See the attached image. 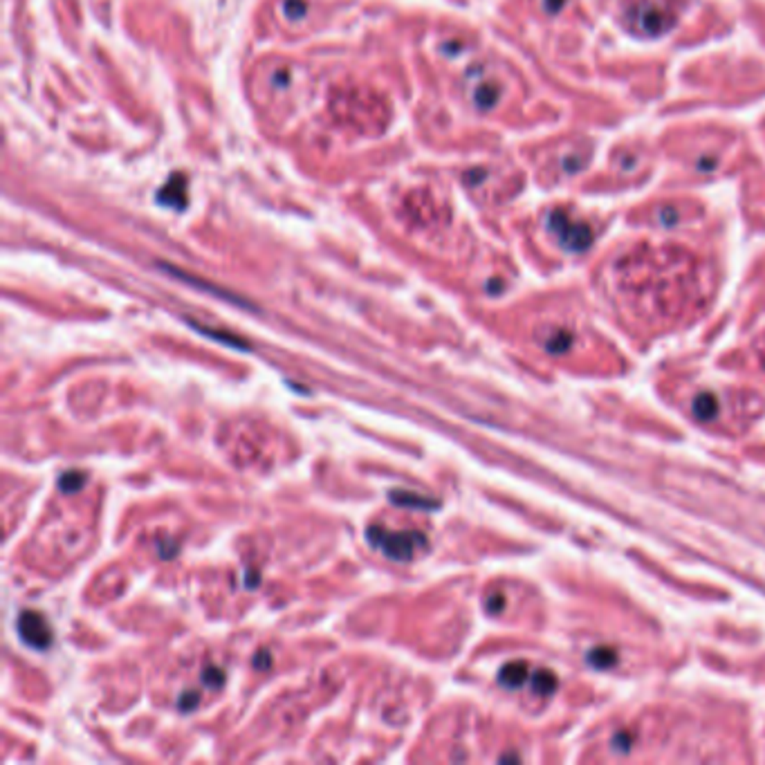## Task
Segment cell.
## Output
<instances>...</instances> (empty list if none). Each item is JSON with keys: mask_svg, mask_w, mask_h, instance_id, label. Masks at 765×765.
<instances>
[{"mask_svg": "<svg viewBox=\"0 0 765 765\" xmlns=\"http://www.w3.org/2000/svg\"><path fill=\"white\" fill-rule=\"evenodd\" d=\"M366 541L375 550H379L384 557L393 559V561H411L418 552L427 550V537L422 535V532H413V530L391 532L381 526H368Z\"/></svg>", "mask_w": 765, "mask_h": 765, "instance_id": "obj_1", "label": "cell"}, {"mask_svg": "<svg viewBox=\"0 0 765 765\" xmlns=\"http://www.w3.org/2000/svg\"><path fill=\"white\" fill-rule=\"evenodd\" d=\"M548 227H550L552 234L559 238V243L570 251H583V249H588L590 243H592L590 227L583 225V223H577V220H572L568 214H563V211H552L550 220H548Z\"/></svg>", "mask_w": 765, "mask_h": 765, "instance_id": "obj_2", "label": "cell"}, {"mask_svg": "<svg viewBox=\"0 0 765 765\" xmlns=\"http://www.w3.org/2000/svg\"><path fill=\"white\" fill-rule=\"evenodd\" d=\"M16 631L21 636L23 644L36 651H45L54 640V633L49 629L43 613L38 610H23L16 620Z\"/></svg>", "mask_w": 765, "mask_h": 765, "instance_id": "obj_3", "label": "cell"}, {"mask_svg": "<svg viewBox=\"0 0 765 765\" xmlns=\"http://www.w3.org/2000/svg\"><path fill=\"white\" fill-rule=\"evenodd\" d=\"M530 680V667L528 662L516 660V662H507L505 667L498 671V682L507 689H519L521 684H526Z\"/></svg>", "mask_w": 765, "mask_h": 765, "instance_id": "obj_4", "label": "cell"}, {"mask_svg": "<svg viewBox=\"0 0 765 765\" xmlns=\"http://www.w3.org/2000/svg\"><path fill=\"white\" fill-rule=\"evenodd\" d=\"M391 503L393 505H400V507H413V510H438L440 503L434 500V498H427V496H420V494H413V491H404V489H395L388 494Z\"/></svg>", "mask_w": 765, "mask_h": 765, "instance_id": "obj_5", "label": "cell"}, {"mask_svg": "<svg viewBox=\"0 0 765 765\" xmlns=\"http://www.w3.org/2000/svg\"><path fill=\"white\" fill-rule=\"evenodd\" d=\"M184 191H187L184 178H178V175H175V178L171 180V182L162 189V191H159V203L180 209V207L184 205V200H187V194H184Z\"/></svg>", "mask_w": 765, "mask_h": 765, "instance_id": "obj_6", "label": "cell"}, {"mask_svg": "<svg viewBox=\"0 0 765 765\" xmlns=\"http://www.w3.org/2000/svg\"><path fill=\"white\" fill-rule=\"evenodd\" d=\"M471 97H474V104L478 108H489L496 104L498 99V88L489 81H478L474 88H471Z\"/></svg>", "mask_w": 765, "mask_h": 765, "instance_id": "obj_7", "label": "cell"}, {"mask_svg": "<svg viewBox=\"0 0 765 765\" xmlns=\"http://www.w3.org/2000/svg\"><path fill=\"white\" fill-rule=\"evenodd\" d=\"M530 684H532V689H535V693L550 696V693L557 689V676L548 669H539L530 676Z\"/></svg>", "mask_w": 765, "mask_h": 765, "instance_id": "obj_8", "label": "cell"}, {"mask_svg": "<svg viewBox=\"0 0 765 765\" xmlns=\"http://www.w3.org/2000/svg\"><path fill=\"white\" fill-rule=\"evenodd\" d=\"M693 413L698 420H711L718 413V400L713 393H700L693 400Z\"/></svg>", "mask_w": 765, "mask_h": 765, "instance_id": "obj_9", "label": "cell"}, {"mask_svg": "<svg viewBox=\"0 0 765 765\" xmlns=\"http://www.w3.org/2000/svg\"><path fill=\"white\" fill-rule=\"evenodd\" d=\"M86 480H88L86 471H79V469L65 471V474H61V478H58V489L65 491V494H77L79 489H84Z\"/></svg>", "mask_w": 765, "mask_h": 765, "instance_id": "obj_10", "label": "cell"}, {"mask_svg": "<svg viewBox=\"0 0 765 765\" xmlns=\"http://www.w3.org/2000/svg\"><path fill=\"white\" fill-rule=\"evenodd\" d=\"M588 662L597 669H606V667H610V664L617 662V656H615V651L613 649H601L599 647V649L588 653Z\"/></svg>", "mask_w": 765, "mask_h": 765, "instance_id": "obj_11", "label": "cell"}, {"mask_svg": "<svg viewBox=\"0 0 765 765\" xmlns=\"http://www.w3.org/2000/svg\"><path fill=\"white\" fill-rule=\"evenodd\" d=\"M191 326H194V328H196L198 332H203V335L211 337V339H218V341H223V344H227V346H236V348H247V344H245V341H240L238 337H227L229 332H218V330H209V328L200 326V324H191Z\"/></svg>", "mask_w": 765, "mask_h": 765, "instance_id": "obj_12", "label": "cell"}, {"mask_svg": "<svg viewBox=\"0 0 765 765\" xmlns=\"http://www.w3.org/2000/svg\"><path fill=\"white\" fill-rule=\"evenodd\" d=\"M203 682L207 684V687H223L225 684V671L220 667H205L203 671Z\"/></svg>", "mask_w": 765, "mask_h": 765, "instance_id": "obj_13", "label": "cell"}, {"mask_svg": "<svg viewBox=\"0 0 765 765\" xmlns=\"http://www.w3.org/2000/svg\"><path fill=\"white\" fill-rule=\"evenodd\" d=\"M570 341H572L570 332H563L561 330V332H557V335L548 341V350H552V352H563V350H568Z\"/></svg>", "mask_w": 765, "mask_h": 765, "instance_id": "obj_14", "label": "cell"}, {"mask_svg": "<svg viewBox=\"0 0 765 765\" xmlns=\"http://www.w3.org/2000/svg\"><path fill=\"white\" fill-rule=\"evenodd\" d=\"M198 702H200V693L198 691H184L182 696H180V700H178V707L189 713V711H194L198 707Z\"/></svg>", "mask_w": 765, "mask_h": 765, "instance_id": "obj_15", "label": "cell"}, {"mask_svg": "<svg viewBox=\"0 0 765 765\" xmlns=\"http://www.w3.org/2000/svg\"><path fill=\"white\" fill-rule=\"evenodd\" d=\"M157 552H159V557H164V559H173V557H175V552H178V543H175V541H171V539L157 541Z\"/></svg>", "mask_w": 765, "mask_h": 765, "instance_id": "obj_16", "label": "cell"}, {"mask_svg": "<svg viewBox=\"0 0 765 765\" xmlns=\"http://www.w3.org/2000/svg\"><path fill=\"white\" fill-rule=\"evenodd\" d=\"M485 608L489 613H500L503 608H505V597H503L500 592H494V595H489L485 599Z\"/></svg>", "mask_w": 765, "mask_h": 765, "instance_id": "obj_17", "label": "cell"}, {"mask_svg": "<svg viewBox=\"0 0 765 765\" xmlns=\"http://www.w3.org/2000/svg\"><path fill=\"white\" fill-rule=\"evenodd\" d=\"M285 12H287L290 18H299L301 14L306 12V3H303V0H287Z\"/></svg>", "mask_w": 765, "mask_h": 765, "instance_id": "obj_18", "label": "cell"}, {"mask_svg": "<svg viewBox=\"0 0 765 765\" xmlns=\"http://www.w3.org/2000/svg\"><path fill=\"white\" fill-rule=\"evenodd\" d=\"M254 667H256V669H260V671L271 667V656H269V653H267L265 649L256 651V656H254Z\"/></svg>", "mask_w": 765, "mask_h": 765, "instance_id": "obj_19", "label": "cell"}, {"mask_svg": "<svg viewBox=\"0 0 765 765\" xmlns=\"http://www.w3.org/2000/svg\"><path fill=\"white\" fill-rule=\"evenodd\" d=\"M245 586H247V588H256V586H258V572H254V575H251V572H249L247 579H245Z\"/></svg>", "mask_w": 765, "mask_h": 765, "instance_id": "obj_20", "label": "cell"}, {"mask_svg": "<svg viewBox=\"0 0 765 765\" xmlns=\"http://www.w3.org/2000/svg\"><path fill=\"white\" fill-rule=\"evenodd\" d=\"M615 745H622L620 750H629V736L626 734H620V736H615V741H613Z\"/></svg>", "mask_w": 765, "mask_h": 765, "instance_id": "obj_21", "label": "cell"}, {"mask_svg": "<svg viewBox=\"0 0 765 765\" xmlns=\"http://www.w3.org/2000/svg\"><path fill=\"white\" fill-rule=\"evenodd\" d=\"M500 761H519V757H514V754H507V757H500Z\"/></svg>", "mask_w": 765, "mask_h": 765, "instance_id": "obj_22", "label": "cell"}]
</instances>
